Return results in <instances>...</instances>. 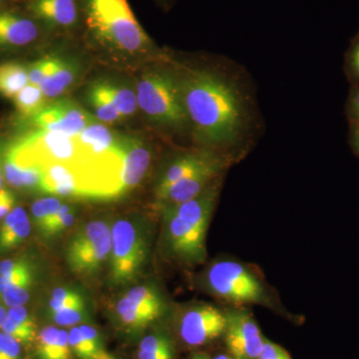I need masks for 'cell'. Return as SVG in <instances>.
Masks as SVG:
<instances>
[{
	"label": "cell",
	"instance_id": "obj_1",
	"mask_svg": "<svg viewBox=\"0 0 359 359\" xmlns=\"http://www.w3.org/2000/svg\"><path fill=\"white\" fill-rule=\"evenodd\" d=\"M183 103L196 141L231 158L250 135L254 112L249 96L233 75L219 69L178 72Z\"/></svg>",
	"mask_w": 359,
	"mask_h": 359
},
{
	"label": "cell",
	"instance_id": "obj_2",
	"mask_svg": "<svg viewBox=\"0 0 359 359\" xmlns=\"http://www.w3.org/2000/svg\"><path fill=\"white\" fill-rule=\"evenodd\" d=\"M221 186L219 177L194 199L160 212L168 256L190 264L205 261V237Z\"/></svg>",
	"mask_w": 359,
	"mask_h": 359
},
{
	"label": "cell",
	"instance_id": "obj_3",
	"mask_svg": "<svg viewBox=\"0 0 359 359\" xmlns=\"http://www.w3.org/2000/svg\"><path fill=\"white\" fill-rule=\"evenodd\" d=\"M84 9L89 32L108 50L129 56L156 50L127 0H84Z\"/></svg>",
	"mask_w": 359,
	"mask_h": 359
},
{
	"label": "cell",
	"instance_id": "obj_4",
	"mask_svg": "<svg viewBox=\"0 0 359 359\" xmlns=\"http://www.w3.org/2000/svg\"><path fill=\"white\" fill-rule=\"evenodd\" d=\"M139 109L151 122L171 131L190 127L182 97L178 72L168 68H151L136 85Z\"/></svg>",
	"mask_w": 359,
	"mask_h": 359
},
{
	"label": "cell",
	"instance_id": "obj_5",
	"mask_svg": "<svg viewBox=\"0 0 359 359\" xmlns=\"http://www.w3.org/2000/svg\"><path fill=\"white\" fill-rule=\"evenodd\" d=\"M112 245L109 257V280L115 287L129 285L140 275L148 256V241L140 224L128 218L118 219L111 226Z\"/></svg>",
	"mask_w": 359,
	"mask_h": 359
},
{
	"label": "cell",
	"instance_id": "obj_6",
	"mask_svg": "<svg viewBox=\"0 0 359 359\" xmlns=\"http://www.w3.org/2000/svg\"><path fill=\"white\" fill-rule=\"evenodd\" d=\"M112 233L105 219H93L72 236L65 250L68 268L79 276H95L109 261Z\"/></svg>",
	"mask_w": 359,
	"mask_h": 359
},
{
	"label": "cell",
	"instance_id": "obj_7",
	"mask_svg": "<svg viewBox=\"0 0 359 359\" xmlns=\"http://www.w3.org/2000/svg\"><path fill=\"white\" fill-rule=\"evenodd\" d=\"M208 287L215 294L237 304H257L264 301L261 282L243 264L233 261L212 264L205 276Z\"/></svg>",
	"mask_w": 359,
	"mask_h": 359
},
{
	"label": "cell",
	"instance_id": "obj_8",
	"mask_svg": "<svg viewBox=\"0 0 359 359\" xmlns=\"http://www.w3.org/2000/svg\"><path fill=\"white\" fill-rule=\"evenodd\" d=\"M115 313L123 327L139 332L154 323L164 313V301L159 290L151 285L132 287L116 302Z\"/></svg>",
	"mask_w": 359,
	"mask_h": 359
},
{
	"label": "cell",
	"instance_id": "obj_9",
	"mask_svg": "<svg viewBox=\"0 0 359 359\" xmlns=\"http://www.w3.org/2000/svg\"><path fill=\"white\" fill-rule=\"evenodd\" d=\"M226 327V313L211 304H196L182 314L179 332L189 346H201L224 334Z\"/></svg>",
	"mask_w": 359,
	"mask_h": 359
},
{
	"label": "cell",
	"instance_id": "obj_10",
	"mask_svg": "<svg viewBox=\"0 0 359 359\" xmlns=\"http://www.w3.org/2000/svg\"><path fill=\"white\" fill-rule=\"evenodd\" d=\"M226 344L235 359H259L264 339L252 314L243 309L226 313Z\"/></svg>",
	"mask_w": 359,
	"mask_h": 359
},
{
	"label": "cell",
	"instance_id": "obj_11",
	"mask_svg": "<svg viewBox=\"0 0 359 359\" xmlns=\"http://www.w3.org/2000/svg\"><path fill=\"white\" fill-rule=\"evenodd\" d=\"M32 121L39 130L76 135L97 119L74 101L60 99L45 105Z\"/></svg>",
	"mask_w": 359,
	"mask_h": 359
},
{
	"label": "cell",
	"instance_id": "obj_12",
	"mask_svg": "<svg viewBox=\"0 0 359 359\" xmlns=\"http://www.w3.org/2000/svg\"><path fill=\"white\" fill-rule=\"evenodd\" d=\"M231 162V161L229 159L216 161L196 173L180 180L171 188L168 189L160 198L155 200L156 207L161 212L162 210L183 204L194 199L201 193L204 192L212 182L223 176L224 169L229 167Z\"/></svg>",
	"mask_w": 359,
	"mask_h": 359
},
{
	"label": "cell",
	"instance_id": "obj_13",
	"mask_svg": "<svg viewBox=\"0 0 359 359\" xmlns=\"http://www.w3.org/2000/svg\"><path fill=\"white\" fill-rule=\"evenodd\" d=\"M121 147L122 193L125 195L145 178L152 164L153 151L147 142L139 137L121 136Z\"/></svg>",
	"mask_w": 359,
	"mask_h": 359
},
{
	"label": "cell",
	"instance_id": "obj_14",
	"mask_svg": "<svg viewBox=\"0 0 359 359\" xmlns=\"http://www.w3.org/2000/svg\"><path fill=\"white\" fill-rule=\"evenodd\" d=\"M221 159H229V158L203 148L198 151H194V152L184 153V154L175 158L165 168L164 171L158 179L155 187V200L160 198L168 189L171 188L180 180L185 178L189 175L196 173L208 165Z\"/></svg>",
	"mask_w": 359,
	"mask_h": 359
},
{
	"label": "cell",
	"instance_id": "obj_15",
	"mask_svg": "<svg viewBox=\"0 0 359 359\" xmlns=\"http://www.w3.org/2000/svg\"><path fill=\"white\" fill-rule=\"evenodd\" d=\"M40 192L58 197L87 198L81 174L75 168L65 164L42 167Z\"/></svg>",
	"mask_w": 359,
	"mask_h": 359
},
{
	"label": "cell",
	"instance_id": "obj_16",
	"mask_svg": "<svg viewBox=\"0 0 359 359\" xmlns=\"http://www.w3.org/2000/svg\"><path fill=\"white\" fill-rule=\"evenodd\" d=\"M4 172L7 183L21 190L39 191L42 169L18 154L11 146L4 157Z\"/></svg>",
	"mask_w": 359,
	"mask_h": 359
},
{
	"label": "cell",
	"instance_id": "obj_17",
	"mask_svg": "<svg viewBox=\"0 0 359 359\" xmlns=\"http://www.w3.org/2000/svg\"><path fill=\"white\" fill-rule=\"evenodd\" d=\"M39 28L34 21L18 14L0 13V48H18L36 40Z\"/></svg>",
	"mask_w": 359,
	"mask_h": 359
},
{
	"label": "cell",
	"instance_id": "obj_18",
	"mask_svg": "<svg viewBox=\"0 0 359 359\" xmlns=\"http://www.w3.org/2000/svg\"><path fill=\"white\" fill-rule=\"evenodd\" d=\"M30 11L52 27L70 28L79 18L77 0H32Z\"/></svg>",
	"mask_w": 359,
	"mask_h": 359
},
{
	"label": "cell",
	"instance_id": "obj_19",
	"mask_svg": "<svg viewBox=\"0 0 359 359\" xmlns=\"http://www.w3.org/2000/svg\"><path fill=\"white\" fill-rule=\"evenodd\" d=\"M32 222L25 208L16 207L0 224V252L15 249L29 236Z\"/></svg>",
	"mask_w": 359,
	"mask_h": 359
},
{
	"label": "cell",
	"instance_id": "obj_20",
	"mask_svg": "<svg viewBox=\"0 0 359 359\" xmlns=\"http://www.w3.org/2000/svg\"><path fill=\"white\" fill-rule=\"evenodd\" d=\"M33 346L37 359H72L68 332L65 330L52 325L44 327L37 334Z\"/></svg>",
	"mask_w": 359,
	"mask_h": 359
},
{
	"label": "cell",
	"instance_id": "obj_21",
	"mask_svg": "<svg viewBox=\"0 0 359 359\" xmlns=\"http://www.w3.org/2000/svg\"><path fill=\"white\" fill-rule=\"evenodd\" d=\"M78 74V66L73 61L57 57L55 65L48 76L45 78L40 89L43 92L45 98L54 99L62 95L74 83Z\"/></svg>",
	"mask_w": 359,
	"mask_h": 359
},
{
	"label": "cell",
	"instance_id": "obj_22",
	"mask_svg": "<svg viewBox=\"0 0 359 359\" xmlns=\"http://www.w3.org/2000/svg\"><path fill=\"white\" fill-rule=\"evenodd\" d=\"M95 84L116 109L119 111L123 118L133 115L139 109L136 91L126 84L111 80H100L95 82Z\"/></svg>",
	"mask_w": 359,
	"mask_h": 359
},
{
	"label": "cell",
	"instance_id": "obj_23",
	"mask_svg": "<svg viewBox=\"0 0 359 359\" xmlns=\"http://www.w3.org/2000/svg\"><path fill=\"white\" fill-rule=\"evenodd\" d=\"M28 84L25 65L18 62L0 63V95L13 99Z\"/></svg>",
	"mask_w": 359,
	"mask_h": 359
},
{
	"label": "cell",
	"instance_id": "obj_24",
	"mask_svg": "<svg viewBox=\"0 0 359 359\" xmlns=\"http://www.w3.org/2000/svg\"><path fill=\"white\" fill-rule=\"evenodd\" d=\"M14 106L23 119H33L45 107V96L40 87L28 84L13 98Z\"/></svg>",
	"mask_w": 359,
	"mask_h": 359
},
{
	"label": "cell",
	"instance_id": "obj_25",
	"mask_svg": "<svg viewBox=\"0 0 359 359\" xmlns=\"http://www.w3.org/2000/svg\"><path fill=\"white\" fill-rule=\"evenodd\" d=\"M174 349L168 335L157 332L141 340L138 359H173Z\"/></svg>",
	"mask_w": 359,
	"mask_h": 359
},
{
	"label": "cell",
	"instance_id": "obj_26",
	"mask_svg": "<svg viewBox=\"0 0 359 359\" xmlns=\"http://www.w3.org/2000/svg\"><path fill=\"white\" fill-rule=\"evenodd\" d=\"M87 100H88L92 110L94 111L97 119L100 121L112 124V123L123 119L119 111L116 109L114 105L108 100L107 97L104 95L95 82L89 87L88 92H87Z\"/></svg>",
	"mask_w": 359,
	"mask_h": 359
},
{
	"label": "cell",
	"instance_id": "obj_27",
	"mask_svg": "<svg viewBox=\"0 0 359 359\" xmlns=\"http://www.w3.org/2000/svg\"><path fill=\"white\" fill-rule=\"evenodd\" d=\"M60 200L56 197L43 198L35 201L32 207V224L39 233H42L51 217L61 207Z\"/></svg>",
	"mask_w": 359,
	"mask_h": 359
},
{
	"label": "cell",
	"instance_id": "obj_28",
	"mask_svg": "<svg viewBox=\"0 0 359 359\" xmlns=\"http://www.w3.org/2000/svg\"><path fill=\"white\" fill-rule=\"evenodd\" d=\"M75 222V210L72 205L62 204L55 214L51 217L45 226L41 235L45 238H51L67 230Z\"/></svg>",
	"mask_w": 359,
	"mask_h": 359
},
{
	"label": "cell",
	"instance_id": "obj_29",
	"mask_svg": "<svg viewBox=\"0 0 359 359\" xmlns=\"http://www.w3.org/2000/svg\"><path fill=\"white\" fill-rule=\"evenodd\" d=\"M86 306L83 295L77 290L71 287H59L51 292L48 302L49 311L72 308V306Z\"/></svg>",
	"mask_w": 359,
	"mask_h": 359
},
{
	"label": "cell",
	"instance_id": "obj_30",
	"mask_svg": "<svg viewBox=\"0 0 359 359\" xmlns=\"http://www.w3.org/2000/svg\"><path fill=\"white\" fill-rule=\"evenodd\" d=\"M49 318L60 327H76L78 323L87 320L86 306H72V308L49 311Z\"/></svg>",
	"mask_w": 359,
	"mask_h": 359
},
{
	"label": "cell",
	"instance_id": "obj_31",
	"mask_svg": "<svg viewBox=\"0 0 359 359\" xmlns=\"http://www.w3.org/2000/svg\"><path fill=\"white\" fill-rule=\"evenodd\" d=\"M33 283H34V278L26 280V282L20 283V285H14L11 289L4 290L2 294H0L2 302L8 308L25 306L28 299H29Z\"/></svg>",
	"mask_w": 359,
	"mask_h": 359
},
{
	"label": "cell",
	"instance_id": "obj_32",
	"mask_svg": "<svg viewBox=\"0 0 359 359\" xmlns=\"http://www.w3.org/2000/svg\"><path fill=\"white\" fill-rule=\"evenodd\" d=\"M56 59V56H47L32 63V65L27 67L29 84L39 87L45 78L48 76L49 72L55 65Z\"/></svg>",
	"mask_w": 359,
	"mask_h": 359
},
{
	"label": "cell",
	"instance_id": "obj_33",
	"mask_svg": "<svg viewBox=\"0 0 359 359\" xmlns=\"http://www.w3.org/2000/svg\"><path fill=\"white\" fill-rule=\"evenodd\" d=\"M68 339L72 353L79 359H95L96 356L92 353L91 348L87 344L86 339L82 334L79 327H73L68 332Z\"/></svg>",
	"mask_w": 359,
	"mask_h": 359
},
{
	"label": "cell",
	"instance_id": "obj_34",
	"mask_svg": "<svg viewBox=\"0 0 359 359\" xmlns=\"http://www.w3.org/2000/svg\"><path fill=\"white\" fill-rule=\"evenodd\" d=\"M25 346L0 330V359H25Z\"/></svg>",
	"mask_w": 359,
	"mask_h": 359
},
{
	"label": "cell",
	"instance_id": "obj_35",
	"mask_svg": "<svg viewBox=\"0 0 359 359\" xmlns=\"http://www.w3.org/2000/svg\"><path fill=\"white\" fill-rule=\"evenodd\" d=\"M346 71L351 85H359V33L346 52Z\"/></svg>",
	"mask_w": 359,
	"mask_h": 359
},
{
	"label": "cell",
	"instance_id": "obj_36",
	"mask_svg": "<svg viewBox=\"0 0 359 359\" xmlns=\"http://www.w3.org/2000/svg\"><path fill=\"white\" fill-rule=\"evenodd\" d=\"M346 114L349 125L359 127V85H351L346 104Z\"/></svg>",
	"mask_w": 359,
	"mask_h": 359
},
{
	"label": "cell",
	"instance_id": "obj_37",
	"mask_svg": "<svg viewBox=\"0 0 359 359\" xmlns=\"http://www.w3.org/2000/svg\"><path fill=\"white\" fill-rule=\"evenodd\" d=\"M79 327L85 339H86L87 344L91 348L92 353L97 358L98 354L103 351L102 341H101V337L98 330L89 325H81Z\"/></svg>",
	"mask_w": 359,
	"mask_h": 359
},
{
	"label": "cell",
	"instance_id": "obj_38",
	"mask_svg": "<svg viewBox=\"0 0 359 359\" xmlns=\"http://www.w3.org/2000/svg\"><path fill=\"white\" fill-rule=\"evenodd\" d=\"M259 359H292V358L282 346L264 339L263 351Z\"/></svg>",
	"mask_w": 359,
	"mask_h": 359
},
{
	"label": "cell",
	"instance_id": "obj_39",
	"mask_svg": "<svg viewBox=\"0 0 359 359\" xmlns=\"http://www.w3.org/2000/svg\"><path fill=\"white\" fill-rule=\"evenodd\" d=\"M15 205V196L11 191L2 188L0 194V221L13 211Z\"/></svg>",
	"mask_w": 359,
	"mask_h": 359
},
{
	"label": "cell",
	"instance_id": "obj_40",
	"mask_svg": "<svg viewBox=\"0 0 359 359\" xmlns=\"http://www.w3.org/2000/svg\"><path fill=\"white\" fill-rule=\"evenodd\" d=\"M28 264L29 262L25 259H4V261L0 262V275L11 273L16 269L23 268Z\"/></svg>",
	"mask_w": 359,
	"mask_h": 359
},
{
	"label": "cell",
	"instance_id": "obj_41",
	"mask_svg": "<svg viewBox=\"0 0 359 359\" xmlns=\"http://www.w3.org/2000/svg\"><path fill=\"white\" fill-rule=\"evenodd\" d=\"M349 144H351L353 151L359 158V127L351 126L349 131Z\"/></svg>",
	"mask_w": 359,
	"mask_h": 359
},
{
	"label": "cell",
	"instance_id": "obj_42",
	"mask_svg": "<svg viewBox=\"0 0 359 359\" xmlns=\"http://www.w3.org/2000/svg\"><path fill=\"white\" fill-rule=\"evenodd\" d=\"M95 359H119L117 358H115L114 355H112V354H110L109 353H107L106 351H101L100 353L98 354V356Z\"/></svg>",
	"mask_w": 359,
	"mask_h": 359
},
{
	"label": "cell",
	"instance_id": "obj_43",
	"mask_svg": "<svg viewBox=\"0 0 359 359\" xmlns=\"http://www.w3.org/2000/svg\"><path fill=\"white\" fill-rule=\"evenodd\" d=\"M7 311L1 304H0V327H1L2 323L6 320Z\"/></svg>",
	"mask_w": 359,
	"mask_h": 359
},
{
	"label": "cell",
	"instance_id": "obj_44",
	"mask_svg": "<svg viewBox=\"0 0 359 359\" xmlns=\"http://www.w3.org/2000/svg\"><path fill=\"white\" fill-rule=\"evenodd\" d=\"M192 359H209L207 356L203 355V354H198V355L194 356Z\"/></svg>",
	"mask_w": 359,
	"mask_h": 359
},
{
	"label": "cell",
	"instance_id": "obj_45",
	"mask_svg": "<svg viewBox=\"0 0 359 359\" xmlns=\"http://www.w3.org/2000/svg\"><path fill=\"white\" fill-rule=\"evenodd\" d=\"M214 359H231V358H228V356H226V355H219V356H217V358H215Z\"/></svg>",
	"mask_w": 359,
	"mask_h": 359
},
{
	"label": "cell",
	"instance_id": "obj_46",
	"mask_svg": "<svg viewBox=\"0 0 359 359\" xmlns=\"http://www.w3.org/2000/svg\"><path fill=\"white\" fill-rule=\"evenodd\" d=\"M2 189V173L1 169H0V190Z\"/></svg>",
	"mask_w": 359,
	"mask_h": 359
},
{
	"label": "cell",
	"instance_id": "obj_47",
	"mask_svg": "<svg viewBox=\"0 0 359 359\" xmlns=\"http://www.w3.org/2000/svg\"><path fill=\"white\" fill-rule=\"evenodd\" d=\"M160 1H162V2H168V1H169V0H160Z\"/></svg>",
	"mask_w": 359,
	"mask_h": 359
},
{
	"label": "cell",
	"instance_id": "obj_48",
	"mask_svg": "<svg viewBox=\"0 0 359 359\" xmlns=\"http://www.w3.org/2000/svg\"><path fill=\"white\" fill-rule=\"evenodd\" d=\"M231 359H235V358H231Z\"/></svg>",
	"mask_w": 359,
	"mask_h": 359
},
{
	"label": "cell",
	"instance_id": "obj_49",
	"mask_svg": "<svg viewBox=\"0 0 359 359\" xmlns=\"http://www.w3.org/2000/svg\"><path fill=\"white\" fill-rule=\"evenodd\" d=\"M0 1H1V0H0Z\"/></svg>",
	"mask_w": 359,
	"mask_h": 359
}]
</instances>
